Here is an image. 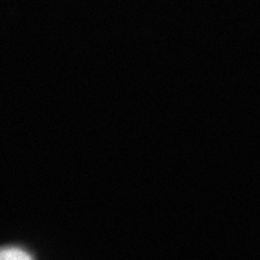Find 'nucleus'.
Returning a JSON list of instances; mask_svg holds the SVG:
<instances>
[{
    "mask_svg": "<svg viewBox=\"0 0 260 260\" xmlns=\"http://www.w3.org/2000/svg\"><path fill=\"white\" fill-rule=\"evenodd\" d=\"M0 260H34L27 251L19 247H4L0 253Z\"/></svg>",
    "mask_w": 260,
    "mask_h": 260,
    "instance_id": "f257e3e1",
    "label": "nucleus"
}]
</instances>
